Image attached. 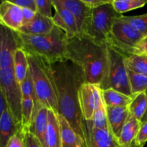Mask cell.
Wrapping results in <instances>:
<instances>
[{
  "instance_id": "cell-1",
  "label": "cell",
  "mask_w": 147,
  "mask_h": 147,
  "mask_svg": "<svg viewBox=\"0 0 147 147\" xmlns=\"http://www.w3.org/2000/svg\"><path fill=\"white\" fill-rule=\"evenodd\" d=\"M58 102L59 114L70 123L84 142L83 119L79 104V90L86 83L81 69L70 61L52 65ZM85 143V142H84Z\"/></svg>"
},
{
  "instance_id": "cell-2",
  "label": "cell",
  "mask_w": 147,
  "mask_h": 147,
  "mask_svg": "<svg viewBox=\"0 0 147 147\" xmlns=\"http://www.w3.org/2000/svg\"><path fill=\"white\" fill-rule=\"evenodd\" d=\"M107 49L106 43L78 34L67 40V58L81 69L86 83L100 85L106 70Z\"/></svg>"
},
{
  "instance_id": "cell-3",
  "label": "cell",
  "mask_w": 147,
  "mask_h": 147,
  "mask_svg": "<svg viewBox=\"0 0 147 147\" xmlns=\"http://www.w3.org/2000/svg\"><path fill=\"white\" fill-rule=\"evenodd\" d=\"M14 32L20 48L27 54L39 56L51 65L68 61L67 58L68 37L57 26H55L50 34L44 36L30 35Z\"/></svg>"
},
{
  "instance_id": "cell-4",
  "label": "cell",
  "mask_w": 147,
  "mask_h": 147,
  "mask_svg": "<svg viewBox=\"0 0 147 147\" xmlns=\"http://www.w3.org/2000/svg\"><path fill=\"white\" fill-rule=\"evenodd\" d=\"M27 55L29 71L34 84L37 100L42 106L58 115L57 90L52 65L35 55Z\"/></svg>"
},
{
  "instance_id": "cell-5",
  "label": "cell",
  "mask_w": 147,
  "mask_h": 147,
  "mask_svg": "<svg viewBox=\"0 0 147 147\" xmlns=\"http://www.w3.org/2000/svg\"><path fill=\"white\" fill-rule=\"evenodd\" d=\"M99 86L101 90L114 89L133 98L125 63V56L109 46L107 49L106 70Z\"/></svg>"
},
{
  "instance_id": "cell-6",
  "label": "cell",
  "mask_w": 147,
  "mask_h": 147,
  "mask_svg": "<svg viewBox=\"0 0 147 147\" xmlns=\"http://www.w3.org/2000/svg\"><path fill=\"white\" fill-rule=\"evenodd\" d=\"M120 18L113 25L111 32L106 40V45L125 57L141 53L139 47L144 37Z\"/></svg>"
},
{
  "instance_id": "cell-7",
  "label": "cell",
  "mask_w": 147,
  "mask_h": 147,
  "mask_svg": "<svg viewBox=\"0 0 147 147\" xmlns=\"http://www.w3.org/2000/svg\"><path fill=\"white\" fill-rule=\"evenodd\" d=\"M112 1L93 9L90 26L86 34L101 42L106 43L114 24L123 16L115 10Z\"/></svg>"
},
{
  "instance_id": "cell-8",
  "label": "cell",
  "mask_w": 147,
  "mask_h": 147,
  "mask_svg": "<svg viewBox=\"0 0 147 147\" xmlns=\"http://www.w3.org/2000/svg\"><path fill=\"white\" fill-rule=\"evenodd\" d=\"M0 90L4 93L16 123L22 126V94L20 85L14 76L13 67L0 70Z\"/></svg>"
},
{
  "instance_id": "cell-9",
  "label": "cell",
  "mask_w": 147,
  "mask_h": 147,
  "mask_svg": "<svg viewBox=\"0 0 147 147\" xmlns=\"http://www.w3.org/2000/svg\"><path fill=\"white\" fill-rule=\"evenodd\" d=\"M79 104L83 119L90 121L96 108L103 100L100 86L84 83L79 90Z\"/></svg>"
},
{
  "instance_id": "cell-10",
  "label": "cell",
  "mask_w": 147,
  "mask_h": 147,
  "mask_svg": "<svg viewBox=\"0 0 147 147\" xmlns=\"http://www.w3.org/2000/svg\"><path fill=\"white\" fill-rule=\"evenodd\" d=\"M20 48L13 30L1 24L0 30V70L13 67L15 52Z\"/></svg>"
},
{
  "instance_id": "cell-11",
  "label": "cell",
  "mask_w": 147,
  "mask_h": 147,
  "mask_svg": "<svg viewBox=\"0 0 147 147\" xmlns=\"http://www.w3.org/2000/svg\"><path fill=\"white\" fill-rule=\"evenodd\" d=\"M86 147H120L110 130L95 128L89 121H83Z\"/></svg>"
},
{
  "instance_id": "cell-12",
  "label": "cell",
  "mask_w": 147,
  "mask_h": 147,
  "mask_svg": "<svg viewBox=\"0 0 147 147\" xmlns=\"http://www.w3.org/2000/svg\"><path fill=\"white\" fill-rule=\"evenodd\" d=\"M55 14L53 17L55 24L63 30L68 37L72 38L79 34L77 22L71 11L66 8L60 0H53Z\"/></svg>"
},
{
  "instance_id": "cell-13",
  "label": "cell",
  "mask_w": 147,
  "mask_h": 147,
  "mask_svg": "<svg viewBox=\"0 0 147 147\" xmlns=\"http://www.w3.org/2000/svg\"><path fill=\"white\" fill-rule=\"evenodd\" d=\"M60 1L74 16L79 34H86L91 21L93 9L86 5L83 0H60Z\"/></svg>"
},
{
  "instance_id": "cell-14",
  "label": "cell",
  "mask_w": 147,
  "mask_h": 147,
  "mask_svg": "<svg viewBox=\"0 0 147 147\" xmlns=\"http://www.w3.org/2000/svg\"><path fill=\"white\" fill-rule=\"evenodd\" d=\"M0 22L10 30L19 32L23 27V11L21 7L9 0L1 1L0 4Z\"/></svg>"
},
{
  "instance_id": "cell-15",
  "label": "cell",
  "mask_w": 147,
  "mask_h": 147,
  "mask_svg": "<svg viewBox=\"0 0 147 147\" xmlns=\"http://www.w3.org/2000/svg\"><path fill=\"white\" fill-rule=\"evenodd\" d=\"M48 110L39 103L34 110V118L29 132L37 138L43 147H47V131L48 127Z\"/></svg>"
},
{
  "instance_id": "cell-16",
  "label": "cell",
  "mask_w": 147,
  "mask_h": 147,
  "mask_svg": "<svg viewBox=\"0 0 147 147\" xmlns=\"http://www.w3.org/2000/svg\"><path fill=\"white\" fill-rule=\"evenodd\" d=\"M108 122L109 129L112 134L119 139L121 134L122 129L129 118V106L125 107H109L106 106Z\"/></svg>"
},
{
  "instance_id": "cell-17",
  "label": "cell",
  "mask_w": 147,
  "mask_h": 147,
  "mask_svg": "<svg viewBox=\"0 0 147 147\" xmlns=\"http://www.w3.org/2000/svg\"><path fill=\"white\" fill-rule=\"evenodd\" d=\"M53 18L45 17L37 12L32 21L20 29L19 32L35 36H44L49 34L55 27Z\"/></svg>"
},
{
  "instance_id": "cell-18",
  "label": "cell",
  "mask_w": 147,
  "mask_h": 147,
  "mask_svg": "<svg viewBox=\"0 0 147 147\" xmlns=\"http://www.w3.org/2000/svg\"><path fill=\"white\" fill-rule=\"evenodd\" d=\"M142 124L140 121L137 120L131 114H129L120 137L118 139L120 147H137L136 139Z\"/></svg>"
},
{
  "instance_id": "cell-19",
  "label": "cell",
  "mask_w": 147,
  "mask_h": 147,
  "mask_svg": "<svg viewBox=\"0 0 147 147\" xmlns=\"http://www.w3.org/2000/svg\"><path fill=\"white\" fill-rule=\"evenodd\" d=\"M22 130L16 123L10 111L7 110L0 116V147H5L13 136Z\"/></svg>"
},
{
  "instance_id": "cell-20",
  "label": "cell",
  "mask_w": 147,
  "mask_h": 147,
  "mask_svg": "<svg viewBox=\"0 0 147 147\" xmlns=\"http://www.w3.org/2000/svg\"><path fill=\"white\" fill-rule=\"evenodd\" d=\"M60 122L62 147H86L82 138L75 131L65 118L57 115Z\"/></svg>"
},
{
  "instance_id": "cell-21",
  "label": "cell",
  "mask_w": 147,
  "mask_h": 147,
  "mask_svg": "<svg viewBox=\"0 0 147 147\" xmlns=\"http://www.w3.org/2000/svg\"><path fill=\"white\" fill-rule=\"evenodd\" d=\"M46 142L47 147H62L58 116L52 110H48V127Z\"/></svg>"
},
{
  "instance_id": "cell-22",
  "label": "cell",
  "mask_w": 147,
  "mask_h": 147,
  "mask_svg": "<svg viewBox=\"0 0 147 147\" xmlns=\"http://www.w3.org/2000/svg\"><path fill=\"white\" fill-rule=\"evenodd\" d=\"M15 78L19 84H22L27 78L29 73V62L27 53L22 48L15 52L13 65Z\"/></svg>"
},
{
  "instance_id": "cell-23",
  "label": "cell",
  "mask_w": 147,
  "mask_h": 147,
  "mask_svg": "<svg viewBox=\"0 0 147 147\" xmlns=\"http://www.w3.org/2000/svg\"><path fill=\"white\" fill-rule=\"evenodd\" d=\"M102 96L106 106L109 107L129 106L133 100L132 97L114 89L102 90Z\"/></svg>"
},
{
  "instance_id": "cell-24",
  "label": "cell",
  "mask_w": 147,
  "mask_h": 147,
  "mask_svg": "<svg viewBox=\"0 0 147 147\" xmlns=\"http://www.w3.org/2000/svg\"><path fill=\"white\" fill-rule=\"evenodd\" d=\"M127 68L135 73L147 76V55L139 53L125 57Z\"/></svg>"
},
{
  "instance_id": "cell-25",
  "label": "cell",
  "mask_w": 147,
  "mask_h": 147,
  "mask_svg": "<svg viewBox=\"0 0 147 147\" xmlns=\"http://www.w3.org/2000/svg\"><path fill=\"white\" fill-rule=\"evenodd\" d=\"M147 110V96L146 91L134 96L133 100L129 106L130 114L142 122Z\"/></svg>"
},
{
  "instance_id": "cell-26",
  "label": "cell",
  "mask_w": 147,
  "mask_h": 147,
  "mask_svg": "<svg viewBox=\"0 0 147 147\" xmlns=\"http://www.w3.org/2000/svg\"><path fill=\"white\" fill-rule=\"evenodd\" d=\"M34 99L32 98H23L22 103V126L24 131H29L32 123L34 113Z\"/></svg>"
},
{
  "instance_id": "cell-27",
  "label": "cell",
  "mask_w": 147,
  "mask_h": 147,
  "mask_svg": "<svg viewBox=\"0 0 147 147\" xmlns=\"http://www.w3.org/2000/svg\"><path fill=\"white\" fill-rule=\"evenodd\" d=\"M127 74L133 98L138 93L146 91L147 90V76L135 73L129 68H127Z\"/></svg>"
},
{
  "instance_id": "cell-28",
  "label": "cell",
  "mask_w": 147,
  "mask_h": 147,
  "mask_svg": "<svg viewBox=\"0 0 147 147\" xmlns=\"http://www.w3.org/2000/svg\"><path fill=\"white\" fill-rule=\"evenodd\" d=\"M89 121L95 128L110 130L109 126V122H108L106 106L103 101V99L98 105V106L96 108V111L93 113V118Z\"/></svg>"
},
{
  "instance_id": "cell-29",
  "label": "cell",
  "mask_w": 147,
  "mask_h": 147,
  "mask_svg": "<svg viewBox=\"0 0 147 147\" xmlns=\"http://www.w3.org/2000/svg\"><path fill=\"white\" fill-rule=\"evenodd\" d=\"M147 4V0H113L112 5L119 14L128 12L131 10L144 7Z\"/></svg>"
},
{
  "instance_id": "cell-30",
  "label": "cell",
  "mask_w": 147,
  "mask_h": 147,
  "mask_svg": "<svg viewBox=\"0 0 147 147\" xmlns=\"http://www.w3.org/2000/svg\"><path fill=\"white\" fill-rule=\"evenodd\" d=\"M120 20L128 23L145 37L147 36V13L136 16H122Z\"/></svg>"
},
{
  "instance_id": "cell-31",
  "label": "cell",
  "mask_w": 147,
  "mask_h": 147,
  "mask_svg": "<svg viewBox=\"0 0 147 147\" xmlns=\"http://www.w3.org/2000/svg\"><path fill=\"white\" fill-rule=\"evenodd\" d=\"M20 88H21V91L23 98H32L34 99V103H35V106H34V109H35L37 108V105H38L39 101L37 100V97H36L35 91H34V84H33L30 71H29L24 81L22 84H20Z\"/></svg>"
},
{
  "instance_id": "cell-32",
  "label": "cell",
  "mask_w": 147,
  "mask_h": 147,
  "mask_svg": "<svg viewBox=\"0 0 147 147\" xmlns=\"http://www.w3.org/2000/svg\"><path fill=\"white\" fill-rule=\"evenodd\" d=\"M37 12L45 17L53 18L52 7H53V0H36Z\"/></svg>"
},
{
  "instance_id": "cell-33",
  "label": "cell",
  "mask_w": 147,
  "mask_h": 147,
  "mask_svg": "<svg viewBox=\"0 0 147 147\" xmlns=\"http://www.w3.org/2000/svg\"><path fill=\"white\" fill-rule=\"evenodd\" d=\"M5 147H25L24 131L21 130L13 136Z\"/></svg>"
},
{
  "instance_id": "cell-34",
  "label": "cell",
  "mask_w": 147,
  "mask_h": 147,
  "mask_svg": "<svg viewBox=\"0 0 147 147\" xmlns=\"http://www.w3.org/2000/svg\"><path fill=\"white\" fill-rule=\"evenodd\" d=\"M137 147H144L147 142V121L142 123L136 139Z\"/></svg>"
},
{
  "instance_id": "cell-35",
  "label": "cell",
  "mask_w": 147,
  "mask_h": 147,
  "mask_svg": "<svg viewBox=\"0 0 147 147\" xmlns=\"http://www.w3.org/2000/svg\"><path fill=\"white\" fill-rule=\"evenodd\" d=\"M24 133L25 147H43L40 141L34 135L29 131H24Z\"/></svg>"
},
{
  "instance_id": "cell-36",
  "label": "cell",
  "mask_w": 147,
  "mask_h": 147,
  "mask_svg": "<svg viewBox=\"0 0 147 147\" xmlns=\"http://www.w3.org/2000/svg\"><path fill=\"white\" fill-rule=\"evenodd\" d=\"M11 3L22 9H30L37 12L36 0H9Z\"/></svg>"
},
{
  "instance_id": "cell-37",
  "label": "cell",
  "mask_w": 147,
  "mask_h": 147,
  "mask_svg": "<svg viewBox=\"0 0 147 147\" xmlns=\"http://www.w3.org/2000/svg\"><path fill=\"white\" fill-rule=\"evenodd\" d=\"M23 11V26L31 22L35 17L37 12L30 9H22Z\"/></svg>"
},
{
  "instance_id": "cell-38",
  "label": "cell",
  "mask_w": 147,
  "mask_h": 147,
  "mask_svg": "<svg viewBox=\"0 0 147 147\" xmlns=\"http://www.w3.org/2000/svg\"><path fill=\"white\" fill-rule=\"evenodd\" d=\"M83 2L92 9L111 2L113 0H83Z\"/></svg>"
},
{
  "instance_id": "cell-39",
  "label": "cell",
  "mask_w": 147,
  "mask_h": 147,
  "mask_svg": "<svg viewBox=\"0 0 147 147\" xmlns=\"http://www.w3.org/2000/svg\"><path fill=\"white\" fill-rule=\"evenodd\" d=\"M8 109L9 106L5 96H4V93L0 90V116L2 115Z\"/></svg>"
},
{
  "instance_id": "cell-40",
  "label": "cell",
  "mask_w": 147,
  "mask_h": 147,
  "mask_svg": "<svg viewBox=\"0 0 147 147\" xmlns=\"http://www.w3.org/2000/svg\"><path fill=\"white\" fill-rule=\"evenodd\" d=\"M141 53L147 55V43H142L139 47Z\"/></svg>"
},
{
  "instance_id": "cell-41",
  "label": "cell",
  "mask_w": 147,
  "mask_h": 147,
  "mask_svg": "<svg viewBox=\"0 0 147 147\" xmlns=\"http://www.w3.org/2000/svg\"><path fill=\"white\" fill-rule=\"evenodd\" d=\"M146 96H147V90H146ZM146 121H147V110H146V114H145V116H144L143 119H142V123H144V122H146Z\"/></svg>"
},
{
  "instance_id": "cell-42",
  "label": "cell",
  "mask_w": 147,
  "mask_h": 147,
  "mask_svg": "<svg viewBox=\"0 0 147 147\" xmlns=\"http://www.w3.org/2000/svg\"><path fill=\"white\" fill-rule=\"evenodd\" d=\"M142 43H147V36H146V37H145L143 41H142ZM142 43H141V44H142Z\"/></svg>"
}]
</instances>
